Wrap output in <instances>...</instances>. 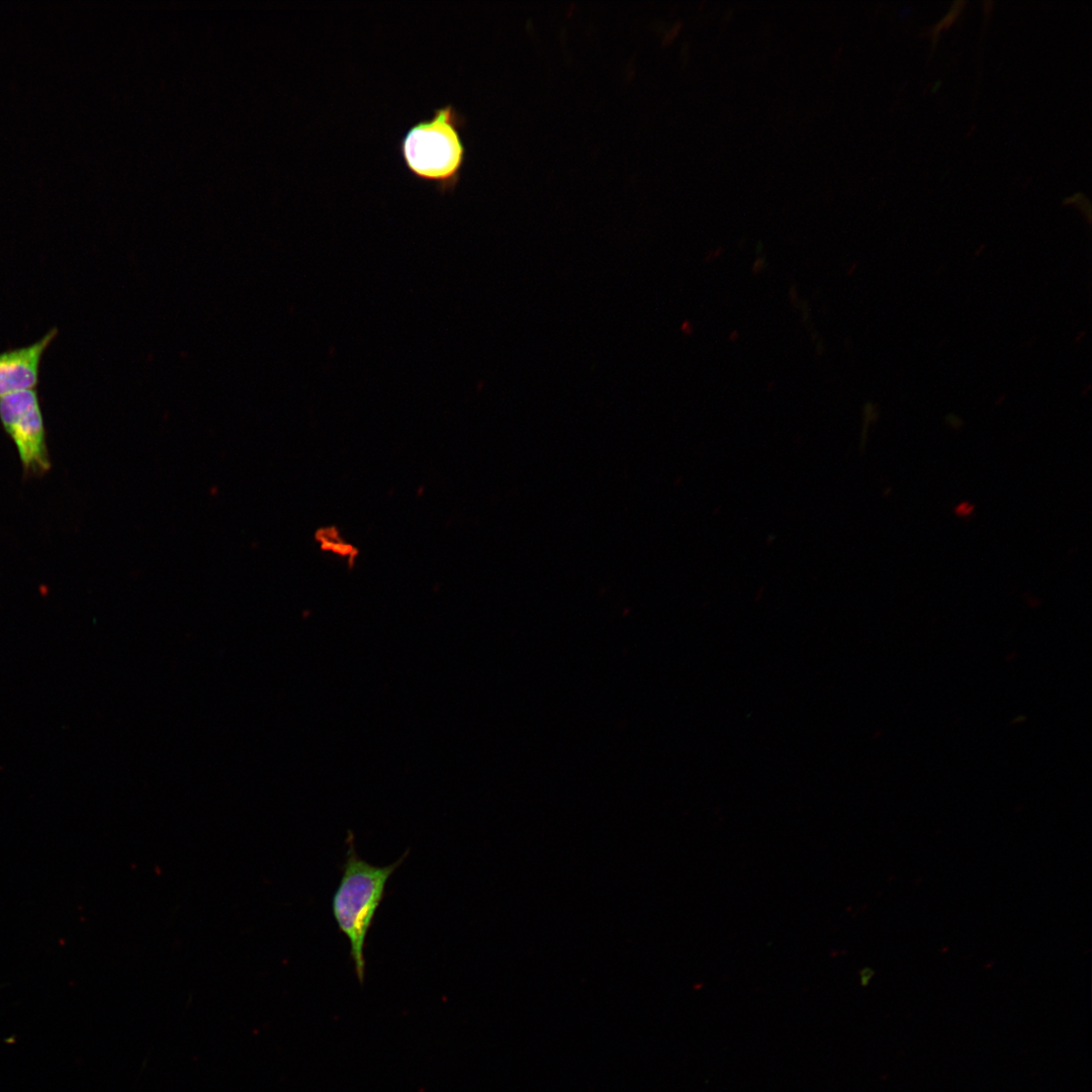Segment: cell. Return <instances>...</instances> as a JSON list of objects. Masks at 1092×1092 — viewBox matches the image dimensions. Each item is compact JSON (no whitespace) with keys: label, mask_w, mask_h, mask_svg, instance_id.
<instances>
[{"label":"cell","mask_w":1092,"mask_h":1092,"mask_svg":"<svg viewBox=\"0 0 1092 1092\" xmlns=\"http://www.w3.org/2000/svg\"><path fill=\"white\" fill-rule=\"evenodd\" d=\"M973 512L974 506L969 502H963L954 510V513L960 517H969Z\"/></svg>","instance_id":"5"},{"label":"cell","mask_w":1092,"mask_h":1092,"mask_svg":"<svg viewBox=\"0 0 1092 1092\" xmlns=\"http://www.w3.org/2000/svg\"><path fill=\"white\" fill-rule=\"evenodd\" d=\"M348 849L343 876L333 897V914L337 925L350 942V953L357 979L365 977L364 948L368 930L379 907L389 877L405 855L395 862L377 867L360 858L352 840Z\"/></svg>","instance_id":"2"},{"label":"cell","mask_w":1092,"mask_h":1092,"mask_svg":"<svg viewBox=\"0 0 1092 1092\" xmlns=\"http://www.w3.org/2000/svg\"><path fill=\"white\" fill-rule=\"evenodd\" d=\"M861 975H862L861 979L863 981H866V980H869L874 975V971L872 969H870V968H864L861 971Z\"/></svg>","instance_id":"6"},{"label":"cell","mask_w":1092,"mask_h":1092,"mask_svg":"<svg viewBox=\"0 0 1092 1092\" xmlns=\"http://www.w3.org/2000/svg\"><path fill=\"white\" fill-rule=\"evenodd\" d=\"M465 116L452 104L437 107L430 117L412 124L398 144L407 172L431 183L442 194L453 192L466 160L461 129Z\"/></svg>","instance_id":"1"},{"label":"cell","mask_w":1092,"mask_h":1092,"mask_svg":"<svg viewBox=\"0 0 1092 1092\" xmlns=\"http://www.w3.org/2000/svg\"><path fill=\"white\" fill-rule=\"evenodd\" d=\"M0 423L17 449L25 477L48 473L52 462L36 389L1 397Z\"/></svg>","instance_id":"3"},{"label":"cell","mask_w":1092,"mask_h":1092,"mask_svg":"<svg viewBox=\"0 0 1092 1092\" xmlns=\"http://www.w3.org/2000/svg\"><path fill=\"white\" fill-rule=\"evenodd\" d=\"M58 333V329L53 328L30 345L0 352V398L35 389L43 355Z\"/></svg>","instance_id":"4"}]
</instances>
